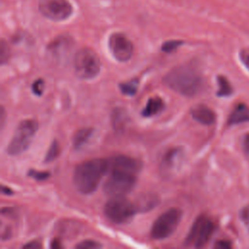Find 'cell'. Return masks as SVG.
I'll return each instance as SVG.
<instances>
[{
	"label": "cell",
	"mask_w": 249,
	"mask_h": 249,
	"mask_svg": "<svg viewBox=\"0 0 249 249\" xmlns=\"http://www.w3.org/2000/svg\"><path fill=\"white\" fill-rule=\"evenodd\" d=\"M102 245L95 241V240H91V239H87V240H83L80 243H78L75 247L78 249H96V248H100Z\"/></svg>",
	"instance_id": "603a6c76"
},
{
	"label": "cell",
	"mask_w": 249,
	"mask_h": 249,
	"mask_svg": "<svg viewBox=\"0 0 249 249\" xmlns=\"http://www.w3.org/2000/svg\"><path fill=\"white\" fill-rule=\"evenodd\" d=\"M217 82H218V91H217V95L219 96H228L231 95L232 92V89L231 86L230 84V82L228 81V79L224 76H219L217 78Z\"/></svg>",
	"instance_id": "ffe728a7"
},
{
	"label": "cell",
	"mask_w": 249,
	"mask_h": 249,
	"mask_svg": "<svg viewBox=\"0 0 249 249\" xmlns=\"http://www.w3.org/2000/svg\"><path fill=\"white\" fill-rule=\"evenodd\" d=\"M183 44L182 41L179 40H170V41H166L162 44L161 46V50L164 53H172L174 52L176 49H178L181 45Z\"/></svg>",
	"instance_id": "7402d4cb"
},
{
	"label": "cell",
	"mask_w": 249,
	"mask_h": 249,
	"mask_svg": "<svg viewBox=\"0 0 249 249\" xmlns=\"http://www.w3.org/2000/svg\"><path fill=\"white\" fill-rule=\"evenodd\" d=\"M108 48L114 58L120 62L129 60L133 54V44L128 37L121 32L110 35L108 39Z\"/></svg>",
	"instance_id": "30bf717a"
},
{
	"label": "cell",
	"mask_w": 249,
	"mask_h": 249,
	"mask_svg": "<svg viewBox=\"0 0 249 249\" xmlns=\"http://www.w3.org/2000/svg\"><path fill=\"white\" fill-rule=\"evenodd\" d=\"M109 171H122L137 175L142 169V162L134 158L119 155L108 160Z\"/></svg>",
	"instance_id": "8fae6325"
},
{
	"label": "cell",
	"mask_w": 249,
	"mask_h": 249,
	"mask_svg": "<svg viewBox=\"0 0 249 249\" xmlns=\"http://www.w3.org/2000/svg\"><path fill=\"white\" fill-rule=\"evenodd\" d=\"M164 85L184 96L196 95L203 87L200 73L190 65H179L170 69L162 79Z\"/></svg>",
	"instance_id": "7a4b0ae2"
},
{
	"label": "cell",
	"mask_w": 249,
	"mask_h": 249,
	"mask_svg": "<svg viewBox=\"0 0 249 249\" xmlns=\"http://www.w3.org/2000/svg\"><path fill=\"white\" fill-rule=\"evenodd\" d=\"M239 58L245 68L249 71V49H243L239 53Z\"/></svg>",
	"instance_id": "4316f807"
},
{
	"label": "cell",
	"mask_w": 249,
	"mask_h": 249,
	"mask_svg": "<svg viewBox=\"0 0 249 249\" xmlns=\"http://www.w3.org/2000/svg\"><path fill=\"white\" fill-rule=\"evenodd\" d=\"M39 12L53 21L67 19L73 13V7L68 0H39Z\"/></svg>",
	"instance_id": "9c48e42d"
},
{
	"label": "cell",
	"mask_w": 249,
	"mask_h": 249,
	"mask_svg": "<svg viewBox=\"0 0 249 249\" xmlns=\"http://www.w3.org/2000/svg\"><path fill=\"white\" fill-rule=\"evenodd\" d=\"M109 177L103 184V192L112 196H124L132 191L137 175L122 171H109Z\"/></svg>",
	"instance_id": "52a82bcc"
},
{
	"label": "cell",
	"mask_w": 249,
	"mask_h": 249,
	"mask_svg": "<svg viewBox=\"0 0 249 249\" xmlns=\"http://www.w3.org/2000/svg\"><path fill=\"white\" fill-rule=\"evenodd\" d=\"M242 149L246 159L249 160V133L245 134L242 140Z\"/></svg>",
	"instance_id": "83f0119b"
},
{
	"label": "cell",
	"mask_w": 249,
	"mask_h": 249,
	"mask_svg": "<svg viewBox=\"0 0 249 249\" xmlns=\"http://www.w3.org/2000/svg\"><path fill=\"white\" fill-rule=\"evenodd\" d=\"M93 133L91 127H83L78 129L73 135V146L75 149H80L84 146Z\"/></svg>",
	"instance_id": "e0dca14e"
},
{
	"label": "cell",
	"mask_w": 249,
	"mask_h": 249,
	"mask_svg": "<svg viewBox=\"0 0 249 249\" xmlns=\"http://www.w3.org/2000/svg\"><path fill=\"white\" fill-rule=\"evenodd\" d=\"M37 129L38 123L35 120L27 119L21 121L7 146V153L10 156H18L24 153L29 148Z\"/></svg>",
	"instance_id": "277c9868"
},
{
	"label": "cell",
	"mask_w": 249,
	"mask_h": 249,
	"mask_svg": "<svg viewBox=\"0 0 249 249\" xmlns=\"http://www.w3.org/2000/svg\"><path fill=\"white\" fill-rule=\"evenodd\" d=\"M191 116L195 121L204 125H211L216 121L215 112L204 104L193 106L191 109Z\"/></svg>",
	"instance_id": "4fadbf2b"
},
{
	"label": "cell",
	"mask_w": 249,
	"mask_h": 249,
	"mask_svg": "<svg viewBox=\"0 0 249 249\" xmlns=\"http://www.w3.org/2000/svg\"><path fill=\"white\" fill-rule=\"evenodd\" d=\"M109 172V161L105 159H90L78 164L73 172V184L83 195L96 191L101 179Z\"/></svg>",
	"instance_id": "6da1fadb"
},
{
	"label": "cell",
	"mask_w": 249,
	"mask_h": 249,
	"mask_svg": "<svg viewBox=\"0 0 249 249\" xmlns=\"http://www.w3.org/2000/svg\"><path fill=\"white\" fill-rule=\"evenodd\" d=\"M215 248H219V249H229L231 247V244L229 240H218L215 245Z\"/></svg>",
	"instance_id": "f546056e"
},
{
	"label": "cell",
	"mask_w": 249,
	"mask_h": 249,
	"mask_svg": "<svg viewBox=\"0 0 249 249\" xmlns=\"http://www.w3.org/2000/svg\"><path fill=\"white\" fill-rule=\"evenodd\" d=\"M240 217H241V220L243 221L244 225L249 230V206H246L242 209V211L240 213Z\"/></svg>",
	"instance_id": "f1b7e54d"
},
{
	"label": "cell",
	"mask_w": 249,
	"mask_h": 249,
	"mask_svg": "<svg viewBox=\"0 0 249 249\" xmlns=\"http://www.w3.org/2000/svg\"><path fill=\"white\" fill-rule=\"evenodd\" d=\"M28 175L37 181H44V180H47L51 174L49 171H38V170L30 169L28 171Z\"/></svg>",
	"instance_id": "484cf974"
},
{
	"label": "cell",
	"mask_w": 249,
	"mask_h": 249,
	"mask_svg": "<svg viewBox=\"0 0 249 249\" xmlns=\"http://www.w3.org/2000/svg\"><path fill=\"white\" fill-rule=\"evenodd\" d=\"M69 47H71L69 38L61 37L53 41L52 44L49 46V50L54 56L61 58L63 57V55H65V53L69 50Z\"/></svg>",
	"instance_id": "2e32d148"
},
{
	"label": "cell",
	"mask_w": 249,
	"mask_h": 249,
	"mask_svg": "<svg viewBox=\"0 0 249 249\" xmlns=\"http://www.w3.org/2000/svg\"><path fill=\"white\" fill-rule=\"evenodd\" d=\"M164 108V101L160 96H153L150 97L146 105L144 106L141 115L145 118H151L158 114H160Z\"/></svg>",
	"instance_id": "5bb4252c"
},
{
	"label": "cell",
	"mask_w": 249,
	"mask_h": 249,
	"mask_svg": "<svg viewBox=\"0 0 249 249\" xmlns=\"http://www.w3.org/2000/svg\"><path fill=\"white\" fill-rule=\"evenodd\" d=\"M215 230L213 221L207 216H198L185 239V244L188 246H194L199 248L204 246L212 236Z\"/></svg>",
	"instance_id": "ba28073f"
},
{
	"label": "cell",
	"mask_w": 249,
	"mask_h": 249,
	"mask_svg": "<svg viewBox=\"0 0 249 249\" xmlns=\"http://www.w3.org/2000/svg\"><path fill=\"white\" fill-rule=\"evenodd\" d=\"M10 57V50L8 48V45L4 40L1 41L0 44V62L1 64H5Z\"/></svg>",
	"instance_id": "d4e9b609"
},
{
	"label": "cell",
	"mask_w": 249,
	"mask_h": 249,
	"mask_svg": "<svg viewBox=\"0 0 249 249\" xmlns=\"http://www.w3.org/2000/svg\"><path fill=\"white\" fill-rule=\"evenodd\" d=\"M31 89L35 95H38V96L42 95V93L45 89V81L41 78L35 80L33 82V84L31 85Z\"/></svg>",
	"instance_id": "cb8c5ba5"
},
{
	"label": "cell",
	"mask_w": 249,
	"mask_h": 249,
	"mask_svg": "<svg viewBox=\"0 0 249 249\" xmlns=\"http://www.w3.org/2000/svg\"><path fill=\"white\" fill-rule=\"evenodd\" d=\"M51 247L53 248H60L61 247V244L59 243V241L57 239H53L51 243Z\"/></svg>",
	"instance_id": "d6a6232c"
},
{
	"label": "cell",
	"mask_w": 249,
	"mask_h": 249,
	"mask_svg": "<svg viewBox=\"0 0 249 249\" xmlns=\"http://www.w3.org/2000/svg\"><path fill=\"white\" fill-rule=\"evenodd\" d=\"M182 218V211L179 208H169L161 213L151 228V236L160 240L169 237L176 231Z\"/></svg>",
	"instance_id": "8992f818"
},
{
	"label": "cell",
	"mask_w": 249,
	"mask_h": 249,
	"mask_svg": "<svg viewBox=\"0 0 249 249\" xmlns=\"http://www.w3.org/2000/svg\"><path fill=\"white\" fill-rule=\"evenodd\" d=\"M138 85H139V80L137 78H135V79H131L129 81L121 83L119 85V88L123 94L131 96L136 93V91L138 89Z\"/></svg>",
	"instance_id": "ac0fdd59"
},
{
	"label": "cell",
	"mask_w": 249,
	"mask_h": 249,
	"mask_svg": "<svg viewBox=\"0 0 249 249\" xmlns=\"http://www.w3.org/2000/svg\"><path fill=\"white\" fill-rule=\"evenodd\" d=\"M138 212L135 202L124 196H112L104 205L106 218L114 224H124Z\"/></svg>",
	"instance_id": "5b68a950"
},
{
	"label": "cell",
	"mask_w": 249,
	"mask_h": 249,
	"mask_svg": "<svg viewBox=\"0 0 249 249\" xmlns=\"http://www.w3.org/2000/svg\"><path fill=\"white\" fill-rule=\"evenodd\" d=\"M1 193H2L3 195H5V196H11V195H13L14 192H13L9 187L2 185V186H1Z\"/></svg>",
	"instance_id": "1f68e13d"
},
{
	"label": "cell",
	"mask_w": 249,
	"mask_h": 249,
	"mask_svg": "<svg viewBox=\"0 0 249 249\" xmlns=\"http://www.w3.org/2000/svg\"><path fill=\"white\" fill-rule=\"evenodd\" d=\"M183 156L182 149L179 147L170 148L167 150L161 158L160 169L163 175H170L171 172L178 166L180 159Z\"/></svg>",
	"instance_id": "7c38bea8"
},
{
	"label": "cell",
	"mask_w": 249,
	"mask_h": 249,
	"mask_svg": "<svg viewBox=\"0 0 249 249\" xmlns=\"http://www.w3.org/2000/svg\"><path fill=\"white\" fill-rule=\"evenodd\" d=\"M59 153H60V146H59V143H58L56 140H53V141L52 142V144L50 145L48 152L46 153L44 161H45V162H52V161H53L54 160L57 159Z\"/></svg>",
	"instance_id": "44dd1931"
},
{
	"label": "cell",
	"mask_w": 249,
	"mask_h": 249,
	"mask_svg": "<svg viewBox=\"0 0 249 249\" xmlns=\"http://www.w3.org/2000/svg\"><path fill=\"white\" fill-rule=\"evenodd\" d=\"M74 72L81 80L95 78L101 69V61L98 54L89 48L80 49L73 59Z\"/></svg>",
	"instance_id": "3957f363"
},
{
	"label": "cell",
	"mask_w": 249,
	"mask_h": 249,
	"mask_svg": "<svg viewBox=\"0 0 249 249\" xmlns=\"http://www.w3.org/2000/svg\"><path fill=\"white\" fill-rule=\"evenodd\" d=\"M22 247L23 248H39V247H41V244L38 241H31V242L26 243Z\"/></svg>",
	"instance_id": "4dcf8cb0"
},
{
	"label": "cell",
	"mask_w": 249,
	"mask_h": 249,
	"mask_svg": "<svg viewBox=\"0 0 249 249\" xmlns=\"http://www.w3.org/2000/svg\"><path fill=\"white\" fill-rule=\"evenodd\" d=\"M138 211H148L157 204V198L152 195H147L139 197V200L135 202Z\"/></svg>",
	"instance_id": "d6986e66"
},
{
	"label": "cell",
	"mask_w": 249,
	"mask_h": 249,
	"mask_svg": "<svg viewBox=\"0 0 249 249\" xmlns=\"http://www.w3.org/2000/svg\"><path fill=\"white\" fill-rule=\"evenodd\" d=\"M1 121H0V124H1V126L3 127V125H4V120H5V110H4V108L3 107H1Z\"/></svg>",
	"instance_id": "836d02e7"
},
{
	"label": "cell",
	"mask_w": 249,
	"mask_h": 249,
	"mask_svg": "<svg viewBox=\"0 0 249 249\" xmlns=\"http://www.w3.org/2000/svg\"><path fill=\"white\" fill-rule=\"evenodd\" d=\"M246 122H249V108L245 104L239 103L233 108V110L230 114L228 124L233 125Z\"/></svg>",
	"instance_id": "9a60e30c"
}]
</instances>
